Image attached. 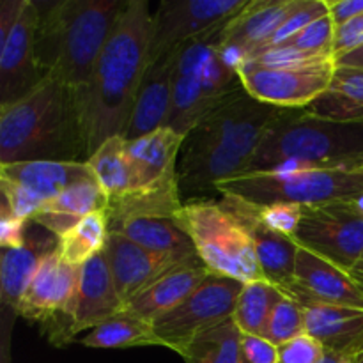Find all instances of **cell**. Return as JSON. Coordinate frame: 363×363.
Listing matches in <instances>:
<instances>
[{"label": "cell", "mask_w": 363, "mask_h": 363, "mask_svg": "<svg viewBox=\"0 0 363 363\" xmlns=\"http://www.w3.org/2000/svg\"><path fill=\"white\" fill-rule=\"evenodd\" d=\"M209 273L240 280H266L247 230L222 201H190L176 216Z\"/></svg>", "instance_id": "52a82bcc"}, {"label": "cell", "mask_w": 363, "mask_h": 363, "mask_svg": "<svg viewBox=\"0 0 363 363\" xmlns=\"http://www.w3.org/2000/svg\"><path fill=\"white\" fill-rule=\"evenodd\" d=\"M293 240L300 248L351 272L363 257V213L351 201L303 206Z\"/></svg>", "instance_id": "9c48e42d"}, {"label": "cell", "mask_w": 363, "mask_h": 363, "mask_svg": "<svg viewBox=\"0 0 363 363\" xmlns=\"http://www.w3.org/2000/svg\"><path fill=\"white\" fill-rule=\"evenodd\" d=\"M350 273H351V275H353V279L357 280V282H358V286H360L362 289H363V261L358 262V264L354 266V268L351 269Z\"/></svg>", "instance_id": "7dc6e473"}, {"label": "cell", "mask_w": 363, "mask_h": 363, "mask_svg": "<svg viewBox=\"0 0 363 363\" xmlns=\"http://www.w3.org/2000/svg\"><path fill=\"white\" fill-rule=\"evenodd\" d=\"M124 4L119 0H62L41 14L38 69L71 91H80L108 41Z\"/></svg>", "instance_id": "277c9868"}, {"label": "cell", "mask_w": 363, "mask_h": 363, "mask_svg": "<svg viewBox=\"0 0 363 363\" xmlns=\"http://www.w3.org/2000/svg\"><path fill=\"white\" fill-rule=\"evenodd\" d=\"M108 233H119L130 241L145 250L156 254H174V255H191L195 252L194 243L188 234L181 229L176 218L167 216H140L121 222L112 227Z\"/></svg>", "instance_id": "484cf974"}, {"label": "cell", "mask_w": 363, "mask_h": 363, "mask_svg": "<svg viewBox=\"0 0 363 363\" xmlns=\"http://www.w3.org/2000/svg\"><path fill=\"white\" fill-rule=\"evenodd\" d=\"M121 311H124V303L113 284L105 252H101L80 268V280L67 319L69 340L73 342L78 333L94 330Z\"/></svg>", "instance_id": "ac0fdd59"}, {"label": "cell", "mask_w": 363, "mask_h": 363, "mask_svg": "<svg viewBox=\"0 0 363 363\" xmlns=\"http://www.w3.org/2000/svg\"><path fill=\"white\" fill-rule=\"evenodd\" d=\"M325 2L335 27H340V25L363 14V0H333V2L325 0Z\"/></svg>", "instance_id": "7bdbcfd3"}, {"label": "cell", "mask_w": 363, "mask_h": 363, "mask_svg": "<svg viewBox=\"0 0 363 363\" xmlns=\"http://www.w3.org/2000/svg\"><path fill=\"white\" fill-rule=\"evenodd\" d=\"M59 247V240H25L23 247L6 248L0 259V289L4 303L18 311L43 257Z\"/></svg>", "instance_id": "d4e9b609"}, {"label": "cell", "mask_w": 363, "mask_h": 363, "mask_svg": "<svg viewBox=\"0 0 363 363\" xmlns=\"http://www.w3.org/2000/svg\"><path fill=\"white\" fill-rule=\"evenodd\" d=\"M208 275L209 269L206 268L201 257L194 259L156 280L151 287L142 291L130 303H126L124 311L147 323L156 321L163 314L183 303L208 279Z\"/></svg>", "instance_id": "7402d4cb"}, {"label": "cell", "mask_w": 363, "mask_h": 363, "mask_svg": "<svg viewBox=\"0 0 363 363\" xmlns=\"http://www.w3.org/2000/svg\"><path fill=\"white\" fill-rule=\"evenodd\" d=\"M243 287L240 280L209 273L183 303L151 323L162 346L179 353L197 335L233 319Z\"/></svg>", "instance_id": "ba28073f"}, {"label": "cell", "mask_w": 363, "mask_h": 363, "mask_svg": "<svg viewBox=\"0 0 363 363\" xmlns=\"http://www.w3.org/2000/svg\"><path fill=\"white\" fill-rule=\"evenodd\" d=\"M257 208L262 220H264L272 229L279 230V233L286 234V236L289 238L294 236V233L298 230V225H300L303 206L279 202V204L257 206Z\"/></svg>", "instance_id": "74e56055"}, {"label": "cell", "mask_w": 363, "mask_h": 363, "mask_svg": "<svg viewBox=\"0 0 363 363\" xmlns=\"http://www.w3.org/2000/svg\"><path fill=\"white\" fill-rule=\"evenodd\" d=\"M82 266L69 264L60 255L59 247L45 255L18 307V314L41 325L53 346L71 342L67 319L77 294Z\"/></svg>", "instance_id": "30bf717a"}, {"label": "cell", "mask_w": 363, "mask_h": 363, "mask_svg": "<svg viewBox=\"0 0 363 363\" xmlns=\"http://www.w3.org/2000/svg\"><path fill=\"white\" fill-rule=\"evenodd\" d=\"M284 112L255 99L243 85L215 103L184 137L177 162L181 197L216 191L220 183L241 176L269 124Z\"/></svg>", "instance_id": "7a4b0ae2"}, {"label": "cell", "mask_w": 363, "mask_h": 363, "mask_svg": "<svg viewBox=\"0 0 363 363\" xmlns=\"http://www.w3.org/2000/svg\"><path fill=\"white\" fill-rule=\"evenodd\" d=\"M177 52V50H176ZM176 52L160 60L149 62L142 78L140 89L131 108L130 123L123 137L130 140L144 137L165 128L172 108V80L176 66Z\"/></svg>", "instance_id": "d6986e66"}, {"label": "cell", "mask_w": 363, "mask_h": 363, "mask_svg": "<svg viewBox=\"0 0 363 363\" xmlns=\"http://www.w3.org/2000/svg\"><path fill=\"white\" fill-rule=\"evenodd\" d=\"M333 41H335V23H333L332 16L326 14V16L319 18L314 23L308 25L305 30L294 35L284 46H291L298 52L308 53V55L333 57Z\"/></svg>", "instance_id": "e575fe53"}, {"label": "cell", "mask_w": 363, "mask_h": 363, "mask_svg": "<svg viewBox=\"0 0 363 363\" xmlns=\"http://www.w3.org/2000/svg\"><path fill=\"white\" fill-rule=\"evenodd\" d=\"M0 179L11 181L48 202L74 183L96 179V176L87 162H20L0 165Z\"/></svg>", "instance_id": "603a6c76"}, {"label": "cell", "mask_w": 363, "mask_h": 363, "mask_svg": "<svg viewBox=\"0 0 363 363\" xmlns=\"http://www.w3.org/2000/svg\"><path fill=\"white\" fill-rule=\"evenodd\" d=\"M87 163L108 199L123 197L140 188L137 170L128 155V142L123 135L103 142Z\"/></svg>", "instance_id": "4316f807"}, {"label": "cell", "mask_w": 363, "mask_h": 363, "mask_svg": "<svg viewBox=\"0 0 363 363\" xmlns=\"http://www.w3.org/2000/svg\"><path fill=\"white\" fill-rule=\"evenodd\" d=\"M241 330L234 319L195 337L179 351L184 363H240Z\"/></svg>", "instance_id": "f1b7e54d"}, {"label": "cell", "mask_w": 363, "mask_h": 363, "mask_svg": "<svg viewBox=\"0 0 363 363\" xmlns=\"http://www.w3.org/2000/svg\"><path fill=\"white\" fill-rule=\"evenodd\" d=\"M23 7V0H4L0 4V46L7 41Z\"/></svg>", "instance_id": "ee69618b"}, {"label": "cell", "mask_w": 363, "mask_h": 363, "mask_svg": "<svg viewBox=\"0 0 363 363\" xmlns=\"http://www.w3.org/2000/svg\"><path fill=\"white\" fill-rule=\"evenodd\" d=\"M279 347L259 335H241L240 363H277Z\"/></svg>", "instance_id": "f35d334b"}, {"label": "cell", "mask_w": 363, "mask_h": 363, "mask_svg": "<svg viewBox=\"0 0 363 363\" xmlns=\"http://www.w3.org/2000/svg\"><path fill=\"white\" fill-rule=\"evenodd\" d=\"M362 261H363V257H362Z\"/></svg>", "instance_id": "681fc988"}, {"label": "cell", "mask_w": 363, "mask_h": 363, "mask_svg": "<svg viewBox=\"0 0 363 363\" xmlns=\"http://www.w3.org/2000/svg\"><path fill=\"white\" fill-rule=\"evenodd\" d=\"M85 347L94 350H126V347L162 346L151 323L121 311L87 333L80 340Z\"/></svg>", "instance_id": "83f0119b"}, {"label": "cell", "mask_w": 363, "mask_h": 363, "mask_svg": "<svg viewBox=\"0 0 363 363\" xmlns=\"http://www.w3.org/2000/svg\"><path fill=\"white\" fill-rule=\"evenodd\" d=\"M354 360H357V358L342 357V354L333 353V351H328V350H326L325 357L321 358V362H319V363H354Z\"/></svg>", "instance_id": "bcb514c9"}, {"label": "cell", "mask_w": 363, "mask_h": 363, "mask_svg": "<svg viewBox=\"0 0 363 363\" xmlns=\"http://www.w3.org/2000/svg\"><path fill=\"white\" fill-rule=\"evenodd\" d=\"M108 201V195L98 183V179H85L74 183L52 201L45 202L43 211L60 213L74 220H82L92 213L106 211Z\"/></svg>", "instance_id": "1f68e13d"}, {"label": "cell", "mask_w": 363, "mask_h": 363, "mask_svg": "<svg viewBox=\"0 0 363 363\" xmlns=\"http://www.w3.org/2000/svg\"><path fill=\"white\" fill-rule=\"evenodd\" d=\"M85 156L71 89L45 77L27 96L0 105V165L20 162H80Z\"/></svg>", "instance_id": "3957f363"}, {"label": "cell", "mask_w": 363, "mask_h": 363, "mask_svg": "<svg viewBox=\"0 0 363 363\" xmlns=\"http://www.w3.org/2000/svg\"><path fill=\"white\" fill-rule=\"evenodd\" d=\"M279 289L294 301L308 300L363 311V289L353 275L305 248L298 250L294 282Z\"/></svg>", "instance_id": "2e32d148"}, {"label": "cell", "mask_w": 363, "mask_h": 363, "mask_svg": "<svg viewBox=\"0 0 363 363\" xmlns=\"http://www.w3.org/2000/svg\"><path fill=\"white\" fill-rule=\"evenodd\" d=\"M103 252H105L113 284L124 307L142 291L151 287L156 280L199 257L197 254H156V252L138 247L119 233H108V240Z\"/></svg>", "instance_id": "5bb4252c"}, {"label": "cell", "mask_w": 363, "mask_h": 363, "mask_svg": "<svg viewBox=\"0 0 363 363\" xmlns=\"http://www.w3.org/2000/svg\"><path fill=\"white\" fill-rule=\"evenodd\" d=\"M27 233V222L14 218L9 209L2 204L0 208V247L2 250L23 247Z\"/></svg>", "instance_id": "b9f144b4"}, {"label": "cell", "mask_w": 363, "mask_h": 363, "mask_svg": "<svg viewBox=\"0 0 363 363\" xmlns=\"http://www.w3.org/2000/svg\"><path fill=\"white\" fill-rule=\"evenodd\" d=\"M222 204L233 213L240 225L247 230L257 261L266 280L273 286L284 287L294 282V268L300 247L293 238L272 229L262 220L257 206L236 197H222Z\"/></svg>", "instance_id": "e0dca14e"}, {"label": "cell", "mask_w": 363, "mask_h": 363, "mask_svg": "<svg viewBox=\"0 0 363 363\" xmlns=\"http://www.w3.org/2000/svg\"><path fill=\"white\" fill-rule=\"evenodd\" d=\"M108 240L106 213H92L74 225L69 234L59 240V250L64 261L74 266H84L94 255L105 250Z\"/></svg>", "instance_id": "4dcf8cb0"}, {"label": "cell", "mask_w": 363, "mask_h": 363, "mask_svg": "<svg viewBox=\"0 0 363 363\" xmlns=\"http://www.w3.org/2000/svg\"><path fill=\"white\" fill-rule=\"evenodd\" d=\"M326 14H328V7H326L325 0H291V7L286 20L280 25L277 34L266 43V46L261 52H264V50L280 48V46H284L286 43H289L294 35H298L301 30H305L308 25L314 23L319 18L326 16Z\"/></svg>", "instance_id": "836d02e7"}, {"label": "cell", "mask_w": 363, "mask_h": 363, "mask_svg": "<svg viewBox=\"0 0 363 363\" xmlns=\"http://www.w3.org/2000/svg\"><path fill=\"white\" fill-rule=\"evenodd\" d=\"M335 66L360 67V69H363V45L360 46V48L353 50V52H350V53H346V55L335 59Z\"/></svg>", "instance_id": "f6af8a7d"}, {"label": "cell", "mask_w": 363, "mask_h": 363, "mask_svg": "<svg viewBox=\"0 0 363 363\" xmlns=\"http://www.w3.org/2000/svg\"><path fill=\"white\" fill-rule=\"evenodd\" d=\"M282 298V291L268 280L245 284L233 315L241 333L262 337L273 308L279 305Z\"/></svg>", "instance_id": "f546056e"}, {"label": "cell", "mask_w": 363, "mask_h": 363, "mask_svg": "<svg viewBox=\"0 0 363 363\" xmlns=\"http://www.w3.org/2000/svg\"><path fill=\"white\" fill-rule=\"evenodd\" d=\"M305 308L307 333L325 350L342 357L358 358L363 353V311L300 300Z\"/></svg>", "instance_id": "44dd1931"}, {"label": "cell", "mask_w": 363, "mask_h": 363, "mask_svg": "<svg viewBox=\"0 0 363 363\" xmlns=\"http://www.w3.org/2000/svg\"><path fill=\"white\" fill-rule=\"evenodd\" d=\"M41 13L30 0L23 7L7 41L0 46V99L2 105L27 96L43 80L38 69V30Z\"/></svg>", "instance_id": "9a60e30c"}, {"label": "cell", "mask_w": 363, "mask_h": 363, "mask_svg": "<svg viewBox=\"0 0 363 363\" xmlns=\"http://www.w3.org/2000/svg\"><path fill=\"white\" fill-rule=\"evenodd\" d=\"M225 25L206 32L201 38L186 43L176 52L172 80V108L165 128L186 137L191 128L213 108L206 96L204 71L216 43L222 39Z\"/></svg>", "instance_id": "4fadbf2b"}, {"label": "cell", "mask_w": 363, "mask_h": 363, "mask_svg": "<svg viewBox=\"0 0 363 363\" xmlns=\"http://www.w3.org/2000/svg\"><path fill=\"white\" fill-rule=\"evenodd\" d=\"M291 0H250L223 27L222 45L241 59L261 52L289 13Z\"/></svg>", "instance_id": "ffe728a7"}, {"label": "cell", "mask_w": 363, "mask_h": 363, "mask_svg": "<svg viewBox=\"0 0 363 363\" xmlns=\"http://www.w3.org/2000/svg\"><path fill=\"white\" fill-rule=\"evenodd\" d=\"M303 333H307L305 308L298 301L291 300L284 294V298L269 315L268 325L262 332V339L269 340L273 346L279 347Z\"/></svg>", "instance_id": "d6a6232c"}, {"label": "cell", "mask_w": 363, "mask_h": 363, "mask_svg": "<svg viewBox=\"0 0 363 363\" xmlns=\"http://www.w3.org/2000/svg\"><path fill=\"white\" fill-rule=\"evenodd\" d=\"M363 45V14L353 18L347 23L335 27V41H333V57L346 55Z\"/></svg>", "instance_id": "60d3db41"}, {"label": "cell", "mask_w": 363, "mask_h": 363, "mask_svg": "<svg viewBox=\"0 0 363 363\" xmlns=\"http://www.w3.org/2000/svg\"><path fill=\"white\" fill-rule=\"evenodd\" d=\"M335 59L311 66H259L245 60L240 80L245 91L266 105L300 110L311 105L332 84Z\"/></svg>", "instance_id": "8fae6325"}, {"label": "cell", "mask_w": 363, "mask_h": 363, "mask_svg": "<svg viewBox=\"0 0 363 363\" xmlns=\"http://www.w3.org/2000/svg\"><path fill=\"white\" fill-rule=\"evenodd\" d=\"M222 197H236L254 206L286 202L318 206L353 201L363 194L360 169H280L273 172L243 174L216 186Z\"/></svg>", "instance_id": "8992f818"}, {"label": "cell", "mask_w": 363, "mask_h": 363, "mask_svg": "<svg viewBox=\"0 0 363 363\" xmlns=\"http://www.w3.org/2000/svg\"><path fill=\"white\" fill-rule=\"evenodd\" d=\"M325 353V346L319 340H315L308 333H303V335L279 346V362L277 363H319Z\"/></svg>", "instance_id": "8d00e7d4"}, {"label": "cell", "mask_w": 363, "mask_h": 363, "mask_svg": "<svg viewBox=\"0 0 363 363\" xmlns=\"http://www.w3.org/2000/svg\"><path fill=\"white\" fill-rule=\"evenodd\" d=\"M360 167H363V123H333L300 108L286 110L269 124L243 174Z\"/></svg>", "instance_id": "5b68a950"}, {"label": "cell", "mask_w": 363, "mask_h": 363, "mask_svg": "<svg viewBox=\"0 0 363 363\" xmlns=\"http://www.w3.org/2000/svg\"><path fill=\"white\" fill-rule=\"evenodd\" d=\"M250 0H165L152 14L151 62L206 32L222 27L245 9Z\"/></svg>", "instance_id": "7c38bea8"}, {"label": "cell", "mask_w": 363, "mask_h": 363, "mask_svg": "<svg viewBox=\"0 0 363 363\" xmlns=\"http://www.w3.org/2000/svg\"><path fill=\"white\" fill-rule=\"evenodd\" d=\"M330 87L339 91L363 110V69L337 66Z\"/></svg>", "instance_id": "ab89813d"}, {"label": "cell", "mask_w": 363, "mask_h": 363, "mask_svg": "<svg viewBox=\"0 0 363 363\" xmlns=\"http://www.w3.org/2000/svg\"><path fill=\"white\" fill-rule=\"evenodd\" d=\"M354 363H363V353L360 354V357L357 358V360H354Z\"/></svg>", "instance_id": "c3c4849f"}, {"label": "cell", "mask_w": 363, "mask_h": 363, "mask_svg": "<svg viewBox=\"0 0 363 363\" xmlns=\"http://www.w3.org/2000/svg\"><path fill=\"white\" fill-rule=\"evenodd\" d=\"M152 14L145 0L124 4L113 30L80 91H73L87 160L108 138L124 135L151 62Z\"/></svg>", "instance_id": "6da1fadb"}, {"label": "cell", "mask_w": 363, "mask_h": 363, "mask_svg": "<svg viewBox=\"0 0 363 363\" xmlns=\"http://www.w3.org/2000/svg\"><path fill=\"white\" fill-rule=\"evenodd\" d=\"M183 142V135L170 128H160L137 140L128 142V155L133 162L140 184L138 190L177 176V162Z\"/></svg>", "instance_id": "cb8c5ba5"}, {"label": "cell", "mask_w": 363, "mask_h": 363, "mask_svg": "<svg viewBox=\"0 0 363 363\" xmlns=\"http://www.w3.org/2000/svg\"><path fill=\"white\" fill-rule=\"evenodd\" d=\"M0 190L4 195L2 204L9 209L14 218L21 220V222L30 223L45 208L43 199L7 179H0Z\"/></svg>", "instance_id": "d590c367"}]
</instances>
